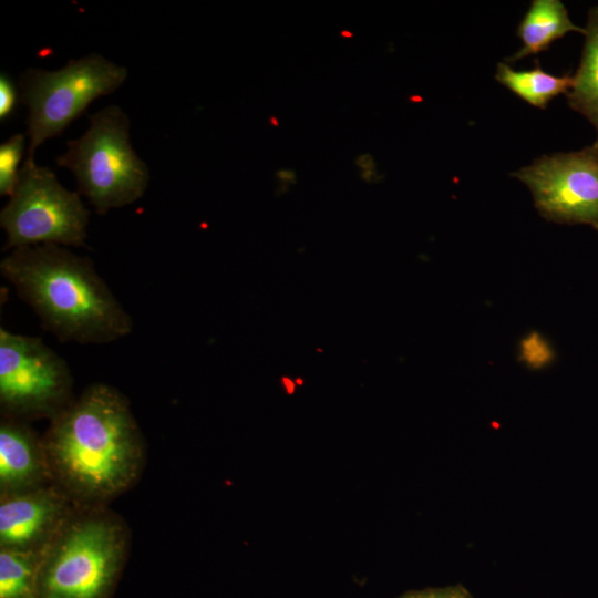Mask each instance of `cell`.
I'll use <instances>...</instances> for the list:
<instances>
[{"mask_svg":"<svg viewBox=\"0 0 598 598\" xmlns=\"http://www.w3.org/2000/svg\"><path fill=\"white\" fill-rule=\"evenodd\" d=\"M42 443L52 481L75 504L105 505L141 476L145 444L127 399L89 385L50 421Z\"/></svg>","mask_w":598,"mask_h":598,"instance_id":"cell-1","label":"cell"},{"mask_svg":"<svg viewBox=\"0 0 598 598\" xmlns=\"http://www.w3.org/2000/svg\"><path fill=\"white\" fill-rule=\"evenodd\" d=\"M1 275L61 342L104 344L128 336L130 313L100 277L93 261L63 246L12 249Z\"/></svg>","mask_w":598,"mask_h":598,"instance_id":"cell-2","label":"cell"},{"mask_svg":"<svg viewBox=\"0 0 598 598\" xmlns=\"http://www.w3.org/2000/svg\"><path fill=\"white\" fill-rule=\"evenodd\" d=\"M128 545L121 516L105 505L76 504L41 551L35 598H109Z\"/></svg>","mask_w":598,"mask_h":598,"instance_id":"cell-3","label":"cell"},{"mask_svg":"<svg viewBox=\"0 0 598 598\" xmlns=\"http://www.w3.org/2000/svg\"><path fill=\"white\" fill-rule=\"evenodd\" d=\"M56 157L58 166L70 169L78 193L100 215L138 200L146 192L150 172L130 142V120L117 105L90 115V126Z\"/></svg>","mask_w":598,"mask_h":598,"instance_id":"cell-4","label":"cell"},{"mask_svg":"<svg viewBox=\"0 0 598 598\" xmlns=\"http://www.w3.org/2000/svg\"><path fill=\"white\" fill-rule=\"evenodd\" d=\"M127 70L91 53L70 60L56 71L27 69L20 76V100L29 110L28 157L47 140L61 135L97 97L112 94L126 80Z\"/></svg>","mask_w":598,"mask_h":598,"instance_id":"cell-5","label":"cell"},{"mask_svg":"<svg viewBox=\"0 0 598 598\" xmlns=\"http://www.w3.org/2000/svg\"><path fill=\"white\" fill-rule=\"evenodd\" d=\"M90 212L81 195L65 188L53 171L24 162L14 192L0 212L4 250L53 244L86 246Z\"/></svg>","mask_w":598,"mask_h":598,"instance_id":"cell-6","label":"cell"},{"mask_svg":"<svg viewBox=\"0 0 598 598\" xmlns=\"http://www.w3.org/2000/svg\"><path fill=\"white\" fill-rule=\"evenodd\" d=\"M68 362L41 338L0 328V408L2 417L50 421L74 400Z\"/></svg>","mask_w":598,"mask_h":598,"instance_id":"cell-7","label":"cell"},{"mask_svg":"<svg viewBox=\"0 0 598 598\" xmlns=\"http://www.w3.org/2000/svg\"><path fill=\"white\" fill-rule=\"evenodd\" d=\"M512 176L529 188L545 219L598 228V138L580 151L540 156Z\"/></svg>","mask_w":598,"mask_h":598,"instance_id":"cell-8","label":"cell"},{"mask_svg":"<svg viewBox=\"0 0 598 598\" xmlns=\"http://www.w3.org/2000/svg\"><path fill=\"white\" fill-rule=\"evenodd\" d=\"M75 505L54 483L0 495V547L42 551Z\"/></svg>","mask_w":598,"mask_h":598,"instance_id":"cell-9","label":"cell"},{"mask_svg":"<svg viewBox=\"0 0 598 598\" xmlns=\"http://www.w3.org/2000/svg\"><path fill=\"white\" fill-rule=\"evenodd\" d=\"M53 483L42 437L27 422L2 417L0 423V495Z\"/></svg>","mask_w":598,"mask_h":598,"instance_id":"cell-10","label":"cell"},{"mask_svg":"<svg viewBox=\"0 0 598 598\" xmlns=\"http://www.w3.org/2000/svg\"><path fill=\"white\" fill-rule=\"evenodd\" d=\"M569 32L584 34L585 29L573 23L561 1L533 0L517 28L522 48L507 61H518L546 51Z\"/></svg>","mask_w":598,"mask_h":598,"instance_id":"cell-11","label":"cell"},{"mask_svg":"<svg viewBox=\"0 0 598 598\" xmlns=\"http://www.w3.org/2000/svg\"><path fill=\"white\" fill-rule=\"evenodd\" d=\"M584 35L581 60L565 95L568 105L586 117L598 135V6L588 12Z\"/></svg>","mask_w":598,"mask_h":598,"instance_id":"cell-12","label":"cell"},{"mask_svg":"<svg viewBox=\"0 0 598 598\" xmlns=\"http://www.w3.org/2000/svg\"><path fill=\"white\" fill-rule=\"evenodd\" d=\"M495 79L526 103L545 109L560 94H566L573 76H558L544 71L538 64L532 70L516 71L506 63H498Z\"/></svg>","mask_w":598,"mask_h":598,"instance_id":"cell-13","label":"cell"},{"mask_svg":"<svg viewBox=\"0 0 598 598\" xmlns=\"http://www.w3.org/2000/svg\"><path fill=\"white\" fill-rule=\"evenodd\" d=\"M41 551L0 547V598H35Z\"/></svg>","mask_w":598,"mask_h":598,"instance_id":"cell-14","label":"cell"},{"mask_svg":"<svg viewBox=\"0 0 598 598\" xmlns=\"http://www.w3.org/2000/svg\"><path fill=\"white\" fill-rule=\"evenodd\" d=\"M25 135L17 133L0 145V195L11 196L18 184L20 169L18 166L23 158Z\"/></svg>","mask_w":598,"mask_h":598,"instance_id":"cell-15","label":"cell"},{"mask_svg":"<svg viewBox=\"0 0 598 598\" xmlns=\"http://www.w3.org/2000/svg\"><path fill=\"white\" fill-rule=\"evenodd\" d=\"M12 79L7 73L0 75V120L6 121L16 111L19 94Z\"/></svg>","mask_w":598,"mask_h":598,"instance_id":"cell-16","label":"cell"},{"mask_svg":"<svg viewBox=\"0 0 598 598\" xmlns=\"http://www.w3.org/2000/svg\"><path fill=\"white\" fill-rule=\"evenodd\" d=\"M401 598H472L471 594L461 585L412 591L403 595Z\"/></svg>","mask_w":598,"mask_h":598,"instance_id":"cell-17","label":"cell"},{"mask_svg":"<svg viewBox=\"0 0 598 598\" xmlns=\"http://www.w3.org/2000/svg\"><path fill=\"white\" fill-rule=\"evenodd\" d=\"M355 165L362 171H375V163L370 154L359 155L355 159Z\"/></svg>","mask_w":598,"mask_h":598,"instance_id":"cell-18","label":"cell"},{"mask_svg":"<svg viewBox=\"0 0 598 598\" xmlns=\"http://www.w3.org/2000/svg\"><path fill=\"white\" fill-rule=\"evenodd\" d=\"M276 176L280 179V182H283V183H287V184H289V183L295 184L296 179H297L296 173L293 171H291V169L277 171Z\"/></svg>","mask_w":598,"mask_h":598,"instance_id":"cell-19","label":"cell"},{"mask_svg":"<svg viewBox=\"0 0 598 598\" xmlns=\"http://www.w3.org/2000/svg\"><path fill=\"white\" fill-rule=\"evenodd\" d=\"M340 35L343 37V38H352L353 37V33L349 30H342L340 31Z\"/></svg>","mask_w":598,"mask_h":598,"instance_id":"cell-20","label":"cell"},{"mask_svg":"<svg viewBox=\"0 0 598 598\" xmlns=\"http://www.w3.org/2000/svg\"><path fill=\"white\" fill-rule=\"evenodd\" d=\"M269 122H270V124L274 125V126H278V125H279V122H278L277 117H275V116H271V117L269 118Z\"/></svg>","mask_w":598,"mask_h":598,"instance_id":"cell-21","label":"cell"},{"mask_svg":"<svg viewBox=\"0 0 598 598\" xmlns=\"http://www.w3.org/2000/svg\"><path fill=\"white\" fill-rule=\"evenodd\" d=\"M597 230H598V228H597Z\"/></svg>","mask_w":598,"mask_h":598,"instance_id":"cell-22","label":"cell"}]
</instances>
